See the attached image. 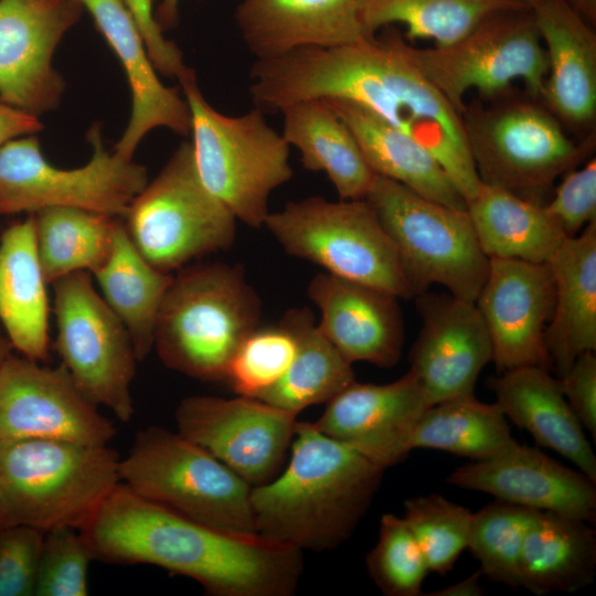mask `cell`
Returning a JSON list of instances; mask_svg holds the SVG:
<instances>
[{
	"label": "cell",
	"instance_id": "1",
	"mask_svg": "<svg viewBox=\"0 0 596 596\" xmlns=\"http://www.w3.org/2000/svg\"><path fill=\"white\" fill-rule=\"evenodd\" d=\"M398 32L333 47H304L255 60L249 95L264 113L305 100L344 99L411 136L443 166L466 203L480 179L460 114L425 77Z\"/></svg>",
	"mask_w": 596,
	"mask_h": 596
},
{
	"label": "cell",
	"instance_id": "2",
	"mask_svg": "<svg viewBox=\"0 0 596 596\" xmlns=\"http://www.w3.org/2000/svg\"><path fill=\"white\" fill-rule=\"evenodd\" d=\"M79 531L94 561L158 566L214 596H290L302 572L298 549L194 521L120 481Z\"/></svg>",
	"mask_w": 596,
	"mask_h": 596
},
{
	"label": "cell",
	"instance_id": "3",
	"mask_svg": "<svg viewBox=\"0 0 596 596\" xmlns=\"http://www.w3.org/2000/svg\"><path fill=\"white\" fill-rule=\"evenodd\" d=\"M287 468L252 487L256 533L300 551L347 541L380 488L383 467L316 428L297 422Z\"/></svg>",
	"mask_w": 596,
	"mask_h": 596
},
{
	"label": "cell",
	"instance_id": "4",
	"mask_svg": "<svg viewBox=\"0 0 596 596\" xmlns=\"http://www.w3.org/2000/svg\"><path fill=\"white\" fill-rule=\"evenodd\" d=\"M460 116L480 181L543 205L555 180L596 145L595 131L575 142L540 99L513 88L466 104Z\"/></svg>",
	"mask_w": 596,
	"mask_h": 596
},
{
	"label": "cell",
	"instance_id": "5",
	"mask_svg": "<svg viewBox=\"0 0 596 596\" xmlns=\"http://www.w3.org/2000/svg\"><path fill=\"white\" fill-rule=\"evenodd\" d=\"M260 313V299L241 266H189L173 275L164 294L153 349L171 370L201 381L224 380Z\"/></svg>",
	"mask_w": 596,
	"mask_h": 596
},
{
	"label": "cell",
	"instance_id": "6",
	"mask_svg": "<svg viewBox=\"0 0 596 596\" xmlns=\"http://www.w3.org/2000/svg\"><path fill=\"white\" fill-rule=\"evenodd\" d=\"M107 446L54 439L0 441V530L79 526L120 481Z\"/></svg>",
	"mask_w": 596,
	"mask_h": 596
},
{
	"label": "cell",
	"instance_id": "7",
	"mask_svg": "<svg viewBox=\"0 0 596 596\" xmlns=\"http://www.w3.org/2000/svg\"><path fill=\"white\" fill-rule=\"evenodd\" d=\"M179 83L191 114V145L200 179L237 220L262 227L272 192L294 174L289 143L259 108L240 116L216 110L201 93L192 68Z\"/></svg>",
	"mask_w": 596,
	"mask_h": 596
},
{
	"label": "cell",
	"instance_id": "8",
	"mask_svg": "<svg viewBox=\"0 0 596 596\" xmlns=\"http://www.w3.org/2000/svg\"><path fill=\"white\" fill-rule=\"evenodd\" d=\"M120 482L138 496L203 524L257 534L252 486L179 432L149 426L120 457Z\"/></svg>",
	"mask_w": 596,
	"mask_h": 596
},
{
	"label": "cell",
	"instance_id": "9",
	"mask_svg": "<svg viewBox=\"0 0 596 596\" xmlns=\"http://www.w3.org/2000/svg\"><path fill=\"white\" fill-rule=\"evenodd\" d=\"M392 238L415 297L432 285L475 301L488 274L469 214L375 175L365 196Z\"/></svg>",
	"mask_w": 596,
	"mask_h": 596
},
{
	"label": "cell",
	"instance_id": "10",
	"mask_svg": "<svg viewBox=\"0 0 596 596\" xmlns=\"http://www.w3.org/2000/svg\"><path fill=\"white\" fill-rule=\"evenodd\" d=\"M264 226L289 254L331 275L415 298L396 247L365 199L328 201L311 196L288 202Z\"/></svg>",
	"mask_w": 596,
	"mask_h": 596
},
{
	"label": "cell",
	"instance_id": "11",
	"mask_svg": "<svg viewBox=\"0 0 596 596\" xmlns=\"http://www.w3.org/2000/svg\"><path fill=\"white\" fill-rule=\"evenodd\" d=\"M139 253L172 274L200 256L227 249L237 219L202 182L191 142H182L123 217Z\"/></svg>",
	"mask_w": 596,
	"mask_h": 596
},
{
	"label": "cell",
	"instance_id": "12",
	"mask_svg": "<svg viewBox=\"0 0 596 596\" xmlns=\"http://www.w3.org/2000/svg\"><path fill=\"white\" fill-rule=\"evenodd\" d=\"M86 137L92 157L75 169H61L49 162L34 135L1 146L0 215L77 207L124 217L149 182L147 169L108 151L99 123L92 125Z\"/></svg>",
	"mask_w": 596,
	"mask_h": 596
},
{
	"label": "cell",
	"instance_id": "13",
	"mask_svg": "<svg viewBox=\"0 0 596 596\" xmlns=\"http://www.w3.org/2000/svg\"><path fill=\"white\" fill-rule=\"evenodd\" d=\"M409 52L459 114L469 91H477L485 100L512 89L517 81L529 95L541 99L547 58L531 8L498 11L451 44H411Z\"/></svg>",
	"mask_w": 596,
	"mask_h": 596
},
{
	"label": "cell",
	"instance_id": "14",
	"mask_svg": "<svg viewBox=\"0 0 596 596\" xmlns=\"http://www.w3.org/2000/svg\"><path fill=\"white\" fill-rule=\"evenodd\" d=\"M52 286L61 363L93 403L129 423L138 360L127 329L95 288L91 273L68 274Z\"/></svg>",
	"mask_w": 596,
	"mask_h": 596
},
{
	"label": "cell",
	"instance_id": "15",
	"mask_svg": "<svg viewBox=\"0 0 596 596\" xmlns=\"http://www.w3.org/2000/svg\"><path fill=\"white\" fill-rule=\"evenodd\" d=\"M178 432L252 487L278 475L291 445L297 414L240 395H191L174 413Z\"/></svg>",
	"mask_w": 596,
	"mask_h": 596
},
{
	"label": "cell",
	"instance_id": "16",
	"mask_svg": "<svg viewBox=\"0 0 596 596\" xmlns=\"http://www.w3.org/2000/svg\"><path fill=\"white\" fill-rule=\"evenodd\" d=\"M66 368L10 354L0 368V441L54 439L107 446L116 435Z\"/></svg>",
	"mask_w": 596,
	"mask_h": 596
},
{
	"label": "cell",
	"instance_id": "17",
	"mask_svg": "<svg viewBox=\"0 0 596 596\" xmlns=\"http://www.w3.org/2000/svg\"><path fill=\"white\" fill-rule=\"evenodd\" d=\"M84 10L81 0H0V99L38 117L58 107L53 55Z\"/></svg>",
	"mask_w": 596,
	"mask_h": 596
},
{
	"label": "cell",
	"instance_id": "18",
	"mask_svg": "<svg viewBox=\"0 0 596 596\" xmlns=\"http://www.w3.org/2000/svg\"><path fill=\"white\" fill-rule=\"evenodd\" d=\"M475 302L498 373L529 365L550 371L544 338L554 308V280L549 263L489 258Z\"/></svg>",
	"mask_w": 596,
	"mask_h": 596
},
{
	"label": "cell",
	"instance_id": "19",
	"mask_svg": "<svg viewBox=\"0 0 596 596\" xmlns=\"http://www.w3.org/2000/svg\"><path fill=\"white\" fill-rule=\"evenodd\" d=\"M415 298L422 328L409 352V371L429 406L475 395L478 376L492 360L490 337L476 302L427 291Z\"/></svg>",
	"mask_w": 596,
	"mask_h": 596
},
{
	"label": "cell",
	"instance_id": "20",
	"mask_svg": "<svg viewBox=\"0 0 596 596\" xmlns=\"http://www.w3.org/2000/svg\"><path fill=\"white\" fill-rule=\"evenodd\" d=\"M428 407L418 380L408 370L387 384L352 382L327 403L313 425L386 469L411 451L412 433Z\"/></svg>",
	"mask_w": 596,
	"mask_h": 596
},
{
	"label": "cell",
	"instance_id": "21",
	"mask_svg": "<svg viewBox=\"0 0 596 596\" xmlns=\"http://www.w3.org/2000/svg\"><path fill=\"white\" fill-rule=\"evenodd\" d=\"M447 482L497 500L582 519L596 520V482L538 448L520 445L483 461L457 467Z\"/></svg>",
	"mask_w": 596,
	"mask_h": 596
},
{
	"label": "cell",
	"instance_id": "22",
	"mask_svg": "<svg viewBox=\"0 0 596 596\" xmlns=\"http://www.w3.org/2000/svg\"><path fill=\"white\" fill-rule=\"evenodd\" d=\"M307 294L320 310V331L348 362L387 369L400 361L404 324L398 297L326 272L310 280Z\"/></svg>",
	"mask_w": 596,
	"mask_h": 596
},
{
	"label": "cell",
	"instance_id": "23",
	"mask_svg": "<svg viewBox=\"0 0 596 596\" xmlns=\"http://www.w3.org/2000/svg\"><path fill=\"white\" fill-rule=\"evenodd\" d=\"M97 29L117 55L130 87L132 107L128 125L114 152L132 156L152 129L168 128L189 136L191 114L177 87L162 84L149 56L140 30L123 0H81Z\"/></svg>",
	"mask_w": 596,
	"mask_h": 596
},
{
	"label": "cell",
	"instance_id": "24",
	"mask_svg": "<svg viewBox=\"0 0 596 596\" xmlns=\"http://www.w3.org/2000/svg\"><path fill=\"white\" fill-rule=\"evenodd\" d=\"M531 10L547 58L540 100L563 126L588 135L596 121L595 28L564 0H541Z\"/></svg>",
	"mask_w": 596,
	"mask_h": 596
},
{
	"label": "cell",
	"instance_id": "25",
	"mask_svg": "<svg viewBox=\"0 0 596 596\" xmlns=\"http://www.w3.org/2000/svg\"><path fill=\"white\" fill-rule=\"evenodd\" d=\"M363 3L364 0H243L236 8L235 20L247 50L256 60H268L304 47H333L371 36L363 25Z\"/></svg>",
	"mask_w": 596,
	"mask_h": 596
},
{
	"label": "cell",
	"instance_id": "26",
	"mask_svg": "<svg viewBox=\"0 0 596 596\" xmlns=\"http://www.w3.org/2000/svg\"><path fill=\"white\" fill-rule=\"evenodd\" d=\"M487 385L507 419L596 482V456L564 397L558 377L544 368L529 365L492 376Z\"/></svg>",
	"mask_w": 596,
	"mask_h": 596
},
{
	"label": "cell",
	"instance_id": "27",
	"mask_svg": "<svg viewBox=\"0 0 596 596\" xmlns=\"http://www.w3.org/2000/svg\"><path fill=\"white\" fill-rule=\"evenodd\" d=\"M554 308L545 330V349L556 377L574 361L596 350V221L581 235L566 237L549 262Z\"/></svg>",
	"mask_w": 596,
	"mask_h": 596
},
{
	"label": "cell",
	"instance_id": "28",
	"mask_svg": "<svg viewBox=\"0 0 596 596\" xmlns=\"http://www.w3.org/2000/svg\"><path fill=\"white\" fill-rule=\"evenodd\" d=\"M46 284L29 213L0 236V322L12 348L40 363L50 358Z\"/></svg>",
	"mask_w": 596,
	"mask_h": 596
},
{
	"label": "cell",
	"instance_id": "29",
	"mask_svg": "<svg viewBox=\"0 0 596 596\" xmlns=\"http://www.w3.org/2000/svg\"><path fill=\"white\" fill-rule=\"evenodd\" d=\"M323 102L351 130L375 174L433 201L467 209L465 198L440 162L411 136L353 102Z\"/></svg>",
	"mask_w": 596,
	"mask_h": 596
},
{
	"label": "cell",
	"instance_id": "30",
	"mask_svg": "<svg viewBox=\"0 0 596 596\" xmlns=\"http://www.w3.org/2000/svg\"><path fill=\"white\" fill-rule=\"evenodd\" d=\"M596 532L590 523L539 510L521 550V586L542 596L575 593L594 581Z\"/></svg>",
	"mask_w": 596,
	"mask_h": 596
},
{
	"label": "cell",
	"instance_id": "31",
	"mask_svg": "<svg viewBox=\"0 0 596 596\" xmlns=\"http://www.w3.org/2000/svg\"><path fill=\"white\" fill-rule=\"evenodd\" d=\"M467 212L488 258L549 263L567 237L543 204L483 182Z\"/></svg>",
	"mask_w": 596,
	"mask_h": 596
},
{
	"label": "cell",
	"instance_id": "32",
	"mask_svg": "<svg viewBox=\"0 0 596 596\" xmlns=\"http://www.w3.org/2000/svg\"><path fill=\"white\" fill-rule=\"evenodd\" d=\"M281 114V135L299 150L304 167L324 172L340 200L365 199L376 174L338 115L319 99L292 104Z\"/></svg>",
	"mask_w": 596,
	"mask_h": 596
},
{
	"label": "cell",
	"instance_id": "33",
	"mask_svg": "<svg viewBox=\"0 0 596 596\" xmlns=\"http://www.w3.org/2000/svg\"><path fill=\"white\" fill-rule=\"evenodd\" d=\"M93 276L103 299L127 329L138 362L143 361L153 349L158 312L173 275L146 260L131 242L121 217L110 255Z\"/></svg>",
	"mask_w": 596,
	"mask_h": 596
},
{
	"label": "cell",
	"instance_id": "34",
	"mask_svg": "<svg viewBox=\"0 0 596 596\" xmlns=\"http://www.w3.org/2000/svg\"><path fill=\"white\" fill-rule=\"evenodd\" d=\"M298 341L296 355L284 376L257 398L297 414L328 403L355 381L352 364L323 336L307 308L286 315Z\"/></svg>",
	"mask_w": 596,
	"mask_h": 596
},
{
	"label": "cell",
	"instance_id": "35",
	"mask_svg": "<svg viewBox=\"0 0 596 596\" xmlns=\"http://www.w3.org/2000/svg\"><path fill=\"white\" fill-rule=\"evenodd\" d=\"M517 444L499 406L468 395L429 406L417 421L408 447L438 449L483 461Z\"/></svg>",
	"mask_w": 596,
	"mask_h": 596
},
{
	"label": "cell",
	"instance_id": "36",
	"mask_svg": "<svg viewBox=\"0 0 596 596\" xmlns=\"http://www.w3.org/2000/svg\"><path fill=\"white\" fill-rule=\"evenodd\" d=\"M32 214L47 284L75 272L98 270L110 255L121 219L77 207H46Z\"/></svg>",
	"mask_w": 596,
	"mask_h": 596
},
{
	"label": "cell",
	"instance_id": "37",
	"mask_svg": "<svg viewBox=\"0 0 596 596\" xmlns=\"http://www.w3.org/2000/svg\"><path fill=\"white\" fill-rule=\"evenodd\" d=\"M530 8L523 0H364L362 20L369 35L398 23L404 38L451 44L487 17L502 10Z\"/></svg>",
	"mask_w": 596,
	"mask_h": 596
},
{
	"label": "cell",
	"instance_id": "38",
	"mask_svg": "<svg viewBox=\"0 0 596 596\" xmlns=\"http://www.w3.org/2000/svg\"><path fill=\"white\" fill-rule=\"evenodd\" d=\"M539 510L497 500L472 513L467 549L481 575L521 587L520 558L525 533Z\"/></svg>",
	"mask_w": 596,
	"mask_h": 596
},
{
	"label": "cell",
	"instance_id": "39",
	"mask_svg": "<svg viewBox=\"0 0 596 596\" xmlns=\"http://www.w3.org/2000/svg\"><path fill=\"white\" fill-rule=\"evenodd\" d=\"M472 512L430 493L404 502V521L417 541L429 571L445 575L467 549Z\"/></svg>",
	"mask_w": 596,
	"mask_h": 596
},
{
	"label": "cell",
	"instance_id": "40",
	"mask_svg": "<svg viewBox=\"0 0 596 596\" xmlns=\"http://www.w3.org/2000/svg\"><path fill=\"white\" fill-rule=\"evenodd\" d=\"M297 347L296 332L286 316L277 326L257 327L235 351L224 380L238 395L257 398L284 376Z\"/></svg>",
	"mask_w": 596,
	"mask_h": 596
},
{
	"label": "cell",
	"instance_id": "41",
	"mask_svg": "<svg viewBox=\"0 0 596 596\" xmlns=\"http://www.w3.org/2000/svg\"><path fill=\"white\" fill-rule=\"evenodd\" d=\"M366 568L386 596H419L429 572L425 556L403 518H381L379 539L366 555Z\"/></svg>",
	"mask_w": 596,
	"mask_h": 596
},
{
	"label": "cell",
	"instance_id": "42",
	"mask_svg": "<svg viewBox=\"0 0 596 596\" xmlns=\"http://www.w3.org/2000/svg\"><path fill=\"white\" fill-rule=\"evenodd\" d=\"M94 561L79 529L58 526L45 532L35 596H86Z\"/></svg>",
	"mask_w": 596,
	"mask_h": 596
},
{
	"label": "cell",
	"instance_id": "43",
	"mask_svg": "<svg viewBox=\"0 0 596 596\" xmlns=\"http://www.w3.org/2000/svg\"><path fill=\"white\" fill-rule=\"evenodd\" d=\"M45 531L13 525L0 530V596H33Z\"/></svg>",
	"mask_w": 596,
	"mask_h": 596
},
{
	"label": "cell",
	"instance_id": "44",
	"mask_svg": "<svg viewBox=\"0 0 596 596\" xmlns=\"http://www.w3.org/2000/svg\"><path fill=\"white\" fill-rule=\"evenodd\" d=\"M567 237L575 236L596 221V158L570 170L557 185L554 196L544 204Z\"/></svg>",
	"mask_w": 596,
	"mask_h": 596
},
{
	"label": "cell",
	"instance_id": "45",
	"mask_svg": "<svg viewBox=\"0 0 596 596\" xmlns=\"http://www.w3.org/2000/svg\"><path fill=\"white\" fill-rule=\"evenodd\" d=\"M123 1L140 30L156 70L167 77H174L179 81L189 72L190 67L185 65L181 50L163 35V31L155 18L152 0Z\"/></svg>",
	"mask_w": 596,
	"mask_h": 596
},
{
	"label": "cell",
	"instance_id": "46",
	"mask_svg": "<svg viewBox=\"0 0 596 596\" xmlns=\"http://www.w3.org/2000/svg\"><path fill=\"white\" fill-rule=\"evenodd\" d=\"M561 389L581 425L596 437V356L587 351L577 356L560 379Z\"/></svg>",
	"mask_w": 596,
	"mask_h": 596
},
{
	"label": "cell",
	"instance_id": "47",
	"mask_svg": "<svg viewBox=\"0 0 596 596\" xmlns=\"http://www.w3.org/2000/svg\"><path fill=\"white\" fill-rule=\"evenodd\" d=\"M39 117L0 99V147L6 142L41 131Z\"/></svg>",
	"mask_w": 596,
	"mask_h": 596
},
{
	"label": "cell",
	"instance_id": "48",
	"mask_svg": "<svg viewBox=\"0 0 596 596\" xmlns=\"http://www.w3.org/2000/svg\"><path fill=\"white\" fill-rule=\"evenodd\" d=\"M481 572L478 570L465 579L457 582L450 586L432 590L424 594L425 596H481L485 595V589L480 585L479 579Z\"/></svg>",
	"mask_w": 596,
	"mask_h": 596
},
{
	"label": "cell",
	"instance_id": "49",
	"mask_svg": "<svg viewBox=\"0 0 596 596\" xmlns=\"http://www.w3.org/2000/svg\"><path fill=\"white\" fill-rule=\"evenodd\" d=\"M179 1L180 0H161L157 7L155 18L163 32L177 25L179 18Z\"/></svg>",
	"mask_w": 596,
	"mask_h": 596
},
{
	"label": "cell",
	"instance_id": "50",
	"mask_svg": "<svg viewBox=\"0 0 596 596\" xmlns=\"http://www.w3.org/2000/svg\"><path fill=\"white\" fill-rule=\"evenodd\" d=\"M585 22L596 25V0H564Z\"/></svg>",
	"mask_w": 596,
	"mask_h": 596
},
{
	"label": "cell",
	"instance_id": "51",
	"mask_svg": "<svg viewBox=\"0 0 596 596\" xmlns=\"http://www.w3.org/2000/svg\"><path fill=\"white\" fill-rule=\"evenodd\" d=\"M12 345L4 333L0 330V368L6 359L12 353Z\"/></svg>",
	"mask_w": 596,
	"mask_h": 596
},
{
	"label": "cell",
	"instance_id": "52",
	"mask_svg": "<svg viewBox=\"0 0 596 596\" xmlns=\"http://www.w3.org/2000/svg\"><path fill=\"white\" fill-rule=\"evenodd\" d=\"M523 1H525L531 8V6H533L534 3H536V2H539L541 0H523Z\"/></svg>",
	"mask_w": 596,
	"mask_h": 596
}]
</instances>
